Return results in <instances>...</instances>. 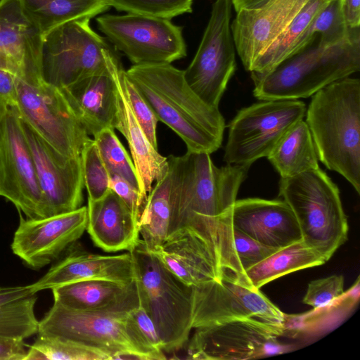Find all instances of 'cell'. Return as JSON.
Wrapping results in <instances>:
<instances>
[{"label":"cell","mask_w":360,"mask_h":360,"mask_svg":"<svg viewBox=\"0 0 360 360\" xmlns=\"http://www.w3.org/2000/svg\"><path fill=\"white\" fill-rule=\"evenodd\" d=\"M150 252L171 273L190 286L216 280L224 271L216 253L192 233L167 240Z\"/></svg>","instance_id":"obj_25"},{"label":"cell","mask_w":360,"mask_h":360,"mask_svg":"<svg viewBox=\"0 0 360 360\" xmlns=\"http://www.w3.org/2000/svg\"><path fill=\"white\" fill-rule=\"evenodd\" d=\"M3 104L0 103V113H1V111L2 110V107H3Z\"/></svg>","instance_id":"obj_46"},{"label":"cell","mask_w":360,"mask_h":360,"mask_svg":"<svg viewBox=\"0 0 360 360\" xmlns=\"http://www.w3.org/2000/svg\"><path fill=\"white\" fill-rule=\"evenodd\" d=\"M114 130L106 128L94 136L100 155L110 174L121 176L139 190L133 161Z\"/></svg>","instance_id":"obj_35"},{"label":"cell","mask_w":360,"mask_h":360,"mask_svg":"<svg viewBox=\"0 0 360 360\" xmlns=\"http://www.w3.org/2000/svg\"><path fill=\"white\" fill-rule=\"evenodd\" d=\"M81 158L88 199L97 200L110 190V174L94 139H90L86 143L81 153Z\"/></svg>","instance_id":"obj_36"},{"label":"cell","mask_w":360,"mask_h":360,"mask_svg":"<svg viewBox=\"0 0 360 360\" xmlns=\"http://www.w3.org/2000/svg\"><path fill=\"white\" fill-rule=\"evenodd\" d=\"M42 37L18 0H0V69L21 79L43 77Z\"/></svg>","instance_id":"obj_20"},{"label":"cell","mask_w":360,"mask_h":360,"mask_svg":"<svg viewBox=\"0 0 360 360\" xmlns=\"http://www.w3.org/2000/svg\"><path fill=\"white\" fill-rule=\"evenodd\" d=\"M26 347L24 339L0 336V360H25Z\"/></svg>","instance_id":"obj_42"},{"label":"cell","mask_w":360,"mask_h":360,"mask_svg":"<svg viewBox=\"0 0 360 360\" xmlns=\"http://www.w3.org/2000/svg\"><path fill=\"white\" fill-rule=\"evenodd\" d=\"M89 22V18L70 20L42 37L41 69L46 82L63 89L106 68L105 56L111 49Z\"/></svg>","instance_id":"obj_10"},{"label":"cell","mask_w":360,"mask_h":360,"mask_svg":"<svg viewBox=\"0 0 360 360\" xmlns=\"http://www.w3.org/2000/svg\"><path fill=\"white\" fill-rule=\"evenodd\" d=\"M87 222L86 206L39 219L20 214L11 250L29 267L41 269L72 247L86 231Z\"/></svg>","instance_id":"obj_17"},{"label":"cell","mask_w":360,"mask_h":360,"mask_svg":"<svg viewBox=\"0 0 360 360\" xmlns=\"http://www.w3.org/2000/svg\"><path fill=\"white\" fill-rule=\"evenodd\" d=\"M306 110L300 100H264L240 109L229 124L224 160L250 167L267 157Z\"/></svg>","instance_id":"obj_9"},{"label":"cell","mask_w":360,"mask_h":360,"mask_svg":"<svg viewBox=\"0 0 360 360\" xmlns=\"http://www.w3.org/2000/svg\"><path fill=\"white\" fill-rule=\"evenodd\" d=\"M328 259L302 240L277 250L247 269L242 280L256 289L288 274L323 264Z\"/></svg>","instance_id":"obj_27"},{"label":"cell","mask_w":360,"mask_h":360,"mask_svg":"<svg viewBox=\"0 0 360 360\" xmlns=\"http://www.w3.org/2000/svg\"><path fill=\"white\" fill-rule=\"evenodd\" d=\"M342 11L348 28L359 27L360 0H342Z\"/></svg>","instance_id":"obj_44"},{"label":"cell","mask_w":360,"mask_h":360,"mask_svg":"<svg viewBox=\"0 0 360 360\" xmlns=\"http://www.w3.org/2000/svg\"><path fill=\"white\" fill-rule=\"evenodd\" d=\"M18 77L13 73L0 69V103L14 107L17 97Z\"/></svg>","instance_id":"obj_43"},{"label":"cell","mask_w":360,"mask_h":360,"mask_svg":"<svg viewBox=\"0 0 360 360\" xmlns=\"http://www.w3.org/2000/svg\"><path fill=\"white\" fill-rule=\"evenodd\" d=\"M210 155L187 151L182 156L167 158L172 187L166 240L192 233L204 240L219 260V222L236 200L250 167L226 165L219 168Z\"/></svg>","instance_id":"obj_1"},{"label":"cell","mask_w":360,"mask_h":360,"mask_svg":"<svg viewBox=\"0 0 360 360\" xmlns=\"http://www.w3.org/2000/svg\"><path fill=\"white\" fill-rule=\"evenodd\" d=\"M14 108L25 122L63 155L80 156L90 139L61 89L43 77H18Z\"/></svg>","instance_id":"obj_8"},{"label":"cell","mask_w":360,"mask_h":360,"mask_svg":"<svg viewBox=\"0 0 360 360\" xmlns=\"http://www.w3.org/2000/svg\"><path fill=\"white\" fill-rule=\"evenodd\" d=\"M360 70V29L349 28L345 39L325 48L317 37L264 73H251L253 95L260 101L308 98Z\"/></svg>","instance_id":"obj_4"},{"label":"cell","mask_w":360,"mask_h":360,"mask_svg":"<svg viewBox=\"0 0 360 360\" xmlns=\"http://www.w3.org/2000/svg\"><path fill=\"white\" fill-rule=\"evenodd\" d=\"M348 34L349 28L342 11V0H330L302 33L290 56L304 48L316 37L320 46L328 48L342 42Z\"/></svg>","instance_id":"obj_33"},{"label":"cell","mask_w":360,"mask_h":360,"mask_svg":"<svg viewBox=\"0 0 360 360\" xmlns=\"http://www.w3.org/2000/svg\"><path fill=\"white\" fill-rule=\"evenodd\" d=\"M108 354L54 335H38L29 346L25 360H105Z\"/></svg>","instance_id":"obj_34"},{"label":"cell","mask_w":360,"mask_h":360,"mask_svg":"<svg viewBox=\"0 0 360 360\" xmlns=\"http://www.w3.org/2000/svg\"><path fill=\"white\" fill-rule=\"evenodd\" d=\"M281 178L319 167L314 141L305 121L295 124L266 157Z\"/></svg>","instance_id":"obj_29"},{"label":"cell","mask_w":360,"mask_h":360,"mask_svg":"<svg viewBox=\"0 0 360 360\" xmlns=\"http://www.w3.org/2000/svg\"><path fill=\"white\" fill-rule=\"evenodd\" d=\"M232 7L231 0H215L198 51L184 70L190 88L206 104L217 109L236 69L231 30Z\"/></svg>","instance_id":"obj_13"},{"label":"cell","mask_w":360,"mask_h":360,"mask_svg":"<svg viewBox=\"0 0 360 360\" xmlns=\"http://www.w3.org/2000/svg\"><path fill=\"white\" fill-rule=\"evenodd\" d=\"M129 311H78L54 301L39 321L37 334L75 341L103 352L111 359H165L144 340Z\"/></svg>","instance_id":"obj_7"},{"label":"cell","mask_w":360,"mask_h":360,"mask_svg":"<svg viewBox=\"0 0 360 360\" xmlns=\"http://www.w3.org/2000/svg\"><path fill=\"white\" fill-rule=\"evenodd\" d=\"M308 0H271L264 6L240 10L231 24L236 51L245 69L283 33Z\"/></svg>","instance_id":"obj_19"},{"label":"cell","mask_w":360,"mask_h":360,"mask_svg":"<svg viewBox=\"0 0 360 360\" xmlns=\"http://www.w3.org/2000/svg\"><path fill=\"white\" fill-rule=\"evenodd\" d=\"M123 86L134 117L150 143L158 149L156 136L159 121L152 108L131 81L127 77L124 69L122 75Z\"/></svg>","instance_id":"obj_38"},{"label":"cell","mask_w":360,"mask_h":360,"mask_svg":"<svg viewBox=\"0 0 360 360\" xmlns=\"http://www.w3.org/2000/svg\"><path fill=\"white\" fill-rule=\"evenodd\" d=\"M318 159L360 193V80L345 77L318 91L306 110Z\"/></svg>","instance_id":"obj_3"},{"label":"cell","mask_w":360,"mask_h":360,"mask_svg":"<svg viewBox=\"0 0 360 360\" xmlns=\"http://www.w3.org/2000/svg\"><path fill=\"white\" fill-rule=\"evenodd\" d=\"M172 181L169 170L148 193L139 221L141 239L153 251L166 240L172 214Z\"/></svg>","instance_id":"obj_31"},{"label":"cell","mask_w":360,"mask_h":360,"mask_svg":"<svg viewBox=\"0 0 360 360\" xmlns=\"http://www.w3.org/2000/svg\"><path fill=\"white\" fill-rule=\"evenodd\" d=\"M271 0H231L236 12L240 10H250L260 8Z\"/></svg>","instance_id":"obj_45"},{"label":"cell","mask_w":360,"mask_h":360,"mask_svg":"<svg viewBox=\"0 0 360 360\" xmlns=\"http://www.w3.org/2000/svg\"><path fill=\"white\" fill-rule=\"evenodd\" d=\"M129 315L147 344L156 352L165 354L155 323L145 309L139 304L129 311Z\"/></svg>","instance_id":"obj_41"},{"label":"cell","mask_w":360,"mask_h":360,"mask_svg":"<svg viewBox=\"0 0 360 360\" xmlns=\"http://www.w3.org/2000/svg\"><path fill=\"white\" fill-rule=\"evenodd\" d=\"M99 30L134 65L171 63L186 56L182 27L170 19L127 13L96 18Z\"/></svg>","instance_id":"obj_11"},{"label":"cell","mask_w":360,"mask_h":360,"mask_svg":"<svg viewBox=\"0 0 360 360\" xmlns=\"http://www.w3.org/2000/svg\"><path fill=\"white\" fill-rule=\"evenodd\" d=\"M60 89L89 136H95L106 128H117V87L107 65L105 69Z\"/></svg>","instance_id":"obj_23"},{"label":"cell","mask_w":360,"mask_h":360,"mask_svg":"<svg viewBox=\"0 0 360 360\" xmlns=\"http://www.w3.org/2000/svg\"><path fill=\"white\" fill-rule=\"evenodd\" d=\"M41 37L66 22L92 18L111 6L109 0H18Z\"/></svg>","instance_id":"obj_28"},{"label":"cell","mask_w":360,"mask_h":360,"mask_svg":"<svg viewBox=\"0 0 360 360\" xmlns=\"http://www.w3.org/2000/svg\"><path fill=\"white\" fill-rule=\"evenodd\" d=\"M131 256L139 304L155 323L167 353L179 351L193 329V289L171 273L140 239Z\"/></svg>","instance_id":"obj_5"},{"label":"cell","mask_w":360,"mask_h":360,"mask_svg":"<svg viewBox=\"0 0 360 360\" xmlns=\"http://www.w3.org/2000/svg\"><path fill=\"white\" fill-rule=\"evenodd\" d=\"M192 289L193 329L247 319L285 327L286 314L260 289L241 281L231 271L224 269L220 278Z\"/></svg>","instance_id":"obj_14"},{"label":"cell","mask_w":360,"mask_h":360,"mask_svg":"<svg viewBox=\"0 0 360 360\" xmlns=\"http://www.w3.org/2000/svg\"><path fill=\"white\" fill-rule=\"evenodd\" d=\"M194 329L186 345L187 359H254L291 349L278 340L285 327L257 319H238Z\"/></svg>","instance_id":"obj_12"},{"label":"cell","mask_w":360,"mask_h":360,"mask_svg":"<svg viewBox=\"0 0 360 360\" xmlns=\"http://www.w3.org/2000/svg\"><path fill=\"white\" fill-rule=\"evenodd\" d=\"M105 279L125 284L134 281L129 252L103 255L75 249L53 265L37 281L31 283L34 294L84 280Z\"/></svg>","instance_id":"obj_22"},{"label":"cell","mask_w":360,"mask_h":360,"mask_svg":"<svg viewBox=\"0 0 360 360\" xmlns=\"http://www.w3.org/2000/svg\"><path fill=\"white\" fill-rule=\"evenodd\" d=\"M111 6L127 13L172 19L192 11L193 0H109Z\"/></svg>","instance_id":"obj_37"},{"label":"cell","mask_w":360,"mask_h":360,"mask_svg":"<svg viewBox=\"0 0 360 360\" xmlns=\"http://www.w3.org/2000/svg\"><path fill=\"white\" fill-rule=\"evenodd\" d=\"M159 121L185 143L187 151L211 154L221 146L225 120L186 83L184 70L171 63L133 65L125 70Z\"/></svg>","instance_id":"obj_2"},{"label":"cell","mask_w":360,"mask_h":360,"mask_svg":"<svg viewBox=\"0 0 360 360\" xmlns=\"http://www.w3.org/2000/svg\"><path fill=\"white\" fill-rule=\"evenodd\" d=\"M0 195L28 219L46 217L20 117L14 107L4 105L0 113Z\"/></svg>","instance_id":"obj_15"},{"label":"cell","mask_w":360,"mask_h":360,"mask_svg":"<svg viewBox=\"0 0 360 360\" xmlns=\"http://www.w3.org/2000/svg\"><path fill=\"white\" fill-rule=\"evenodd\" d=\"M37 296L30 284L0 286V336L26 339L37 333L34 307Z\"/></svg>","instance_id":"obj_30"},{"label":"cell","mask_w":360,"mask_h":360,"mask_svg":"<svg viewBox=\"0 0 360 360\" xmlns=\"http://www.w3.org/2000/svg\"><path fill=\"white\" fill-rule=\"evenodd\" d=\"M225 216L231 228L272 248L302 240L295 214L283 200H236Z\"/></svg>","instance_id":"obj_18"},{"label":"cell","mask_w":360,"mask_h":360,"mask_svg":"<svg viewBox=\"0 0 360 360\" xmlns=\"http://www.w3.org/2000/svg\"><path fill=\"white\" fill-rule=\"evenodd\" d=\"M20 120L33 158L46 216L82 207L84 184L81 155H63Z\"/></svg>","instance_id":"obj_16"},{"label":"cell","mask_w":360,"mask_h":360,"mask_svg":"<svg viewBox=\"0 0 360 360\" xmlns=\"http://www.w3.org/2000/svg\"><path fill=\"white\" fill-rule=\"evenodd\" d=\"M105 62L117 87L119 122L116 128L125 137L136 170L139 192L146 201L153 183L162 179L169 170L167 158L160 155L148 141L129 105L122 84V68L112 52L105 56Z\"/></svg>","instance_id":"obj_21"},{"label":"cell","mask_w":360,"mask_h":360,"mask_svg":"<svg viewBox=\"0 0 360 360\" xmlns=\"http://www.w3.org/2000/svg\"><path fill=\"white\" fill-rule=\"evenodd\" d=\"M109 186L110 189L124 201L134 217L139 221L145 202L139 190L124 179L115 174H110Z\"/></svg>","instance_id":"obj_40"},{"label":"cell","mask_w":360,"mask_h":360,"mask_svg":"<svg viewBox=\"0 0 360 360\" xmlns=\"http://www.w3.org/2000/svg\"><path fill=\"white\" fill-rule=\"evenodd\" d=\"M330 1L308 0L278 39L256 59L250 72H266L288 57L302 33Z\"/></svg>","instance_id":"obj_32"},{"label":"cell","mask_w":360,"mask_h":360,"mask_svg":"<svg viewBox=\"0 0 360 360\" xmlns=\"http://www.w3.org/2000/svg\"><path fill=\"white\" fill-rule=\"evenodd\" d=\"M344 294V277L333 275L309 283L303 302L318 309L330 304Z\"/></svg>","instance_id":"obj_39"},{"label":"cell","mask_w":360,"mask_h":360,"mask_svg":"<svg viewBox=\"0 0 360 360\" xmlns=\"http://www.w3.org/2000/svg\"><path fill=\"white\" fill-rule=\"evenodd\" d=\"M51 290L55 302L74 310L128 312L139 305L135 281L125 284L105 279L84 280Z\"/></svg>","instance_id":"obj_26"},{"label":"cell","mask_w":360,"mask_h":360,"mask_svg":"<svg viewBox=\"0 0 360 360\" xmlns=\"http://www.w3.org/2000/svg\"><path fill=\"white\" fill-rule=\"evenodd\" d=\"M86 207V231L95 245L105 252H129L137 245L139 221L112 191L97 200L88 199Z\"/></svg>","instance_id":"obj_24"},{"label":"cell","mask_w":360,"mask_h":360,"mask_svg":"<svg viewBox=\"0 0 360 360\" xmlns=\"http://www.w3.org/2000/svg\"><path fill=\"white\" fill-rule=\"evenodd\" d=\"M278 196L293 212L302 241L328 260L345 243L349 227L339 188L319 167L281 178Z\"/></svg>","instance_id":"obj_6"}]
</instances>
